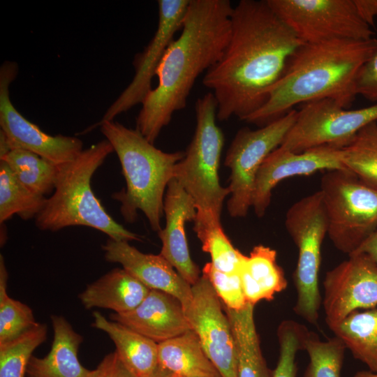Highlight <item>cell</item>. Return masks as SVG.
Listing matches in <instances>:
<instances>
[{"instance_id":"1","label":"cell","mask_w":377,"mask_h":377,"mask_svg":"<svg viewBox=\"0 0 377 377\" xmlns=\"http://www.w3.org/2000/svg\"><path fill=\"white\" fill-rule=\"evenodd\" d=\"M303 44L267 0L239 1L223 52L202 79L216 101L217 119L244 121L260 109Z\"/></svg>"},{"instance_id":"2","label":"cell","mask_w":377,"mask_h":377,"mask_svg":"<svg viewBox=\"0 0 377 377\" xmlns=\"http://www.w3.org/2000/svg\"><path fill=\"white\" fill-rule=\"evenodd\" d=\"M233 7L229 0H191L181 33L168 47L136 119L138 130L154 144L173 114L184 109L197 78L214 66L228 43Z\"/></svg>"},{"instance_id":"3","label":"cell","mask_w":377,"mask_h":377,"mask_svg":"<svg viewBox=\"0 0 377 377\" xmlns=\"http://www.w3.org/2000/svg\"><path fill=\"white\" fill-rule=\"evenodd\" d=\"M376 47L374 37L304 43L290 59L265 104L244 121L262 127L297 104L325 98L349 108L357 96V75Z\"/></svg>"},{"instance_id":"4","label":"cell","mask_w":377,"mask_h":377,"mask_svg":"<svg viewBox=\"0 0 377 377\" xmlns=\"http://www.w3.org/2000/svg\"><path fill=\"white\" fill-rule=\"evenodd\" d=\"M100 126L116 152L126 187L112 195L120 203V212L127 223H133L141 211L151 229L159 232L163 215V201L175 165L184 151L164 152L149 142L138 130L114 120L98 122L84 133Z\"/></svg>"},{"instance_id":"5","label":"cell","mask_w":377,"mask_h":377,"mask_svg":"<svg viewBox=\"0 0 377 377\" xmlns=\"http://www.w3.org/2000/svg\"><path fill=\"white\" fill-rule=\"evenodd\" d=\"M114 151L106 139L84 149L71 161L58 165L55 188L35 218L41 230L56 232L71 226H86L116 241H141L142 237L117 223L95 196L91 181L97 169Z\"/></svg>"},{"instance_id":"6","label":"cell","mask_w":377,"mask_h":377,"mask_svg":"<svg viewBox=\"0 0 377 377\" xmlns=\"http://www.w3.org/2000/svg\"><path fill=\"white\" fill-rule=\"evenodd\" d=\"M195 111L196 126L184 158L174 168L175 179L193 200L197 213L221 221L228 187L220 184L219 168L224 136L216 124L217 103L212 92L198 98Z\"/></svg>"},{"instance_id":"7","label":"cell","mask_w":377,"mask_h":377,"mask_svg":"<svg viewBox=\"0 0 377 377\" xmlns=\"http://www.w3.org/2000/svg\"><path fill=\"white\" fill-rule=\"evenodd\" d=\"M285 226L298 249L293 274L297 292L294 312L316 325L322 297L319 289L321 246L327 235L328 221L321 192L305 196L288 209Z\"/></svg>"},{"instance_id":"8","label":"cell","mask_w":377,"mask_h":377,"mask_svg":"<svg viewBox=\"0 0 377 377\" xmlns=\"http://www.w3.org/2000/svg\"><path fill=\"white\" fill-rule=\"evenodd\" d=\"M327 235L334 246L353 253L377 229V189L348 170H328L321 178Z\"/></svg>"},{"instance_id":"9","label":"cell","mask_w":377,"mask_h":377,"mask_svg":"<svg viewBox=\"0 0 377 377\" xmlns=\"http://www.w3.org/2000/svg\"><path fill=\"white\" fill-rule=\"evenodd\" d=\"M297 111L290 110L281 117L252 130L239 129L226 153L224 165L230 170V198L228 210L230 216L244 217L252 207L256 175L265 159L281 145L293 126Z\"/></svg>"},{"instance_id":"10","label":"cell","mask_w":377,"mask_h":377,"mask_svg":"<svg viewBox=\"0 0 377 377\" xmlns=\"http://www.w3.org/2000/svg\"><path fill=\"white\" fill-rule=\"evenodd\" d=\"M303 43L335 39L367 40L374 33L353 0H267Z\"/></svg>"},{"instance_id":"11","label":"cell","mask_w":377,"mask_h":377,"mask_svg":"<svg viewBox=\"0 0 377 377\" xmlns=\"http://www.w3.org/2000/svg\"><path fill=\"white\" fill-rule=\"evenodd\" d=\"M377 121V103L348 110L329 98L303 104L280 147L302 152L330 145L343 148L369 124Z\"/></svg>"},{"instance_id":"12","label":"cell","mask_w":377,"mask_h":377,"mask_svg":"<svg viewBox=\"0 0 377 377\" xmlns=\"http://www.w3.org/2000/svg\"><path fill=\"white\" fill-rule=\"evenodd\" d=\"M17 72L13 61H6L0 68V126L10 149L27 150L57 165L73 161L84 150L80 138L45 133L12 103L9 87Z\"/></svg>"},{"instance_id":"13","label":"cell","mask_w":377,"mask_h":377,"mask_svg":"<svg viewBox=\"0 0 377 377\" xmlns=\"http://www.w3.org/2000/svg\"><path fill=\"white\" fill-rule=\"evenodd\" d=\"M191 290L192 301L184 310L191 329L221 377H238L235 342L221 300L203 275Z\"/></svg>"},{"instance_id":"14","label":"cell","mask_w":377,"mask_h":377,"mask_svg":"<svg viewBox=\"0 0 377 377\" xmlns=\"http://www.w3.org/2000/svg\"><path fill=\"white\" fill-rule=\"evenodd\" d=\"M191 0H158V19L154 36L142 52L136 55L135 75L126 89L106 110L98 122L111 121L143 102L153 89L151 81L175 35L182 27Z\"/></svg>"},{"instance_id":"15","label":"cell","mask_w":377,"mask_h":377,"mask_svg":"<svg viewBox=\"0 0 377 377\" xmlns=\"http://www.w3.org/2000/svg\"><path fill=\"white\" fill-rule=\"evenodd\" d=\"M322 304L327 325L360 309L377 306V266L365 253H354L327 272Z\"/></svg>"},{"instance_id":"16","label":"cell","mask_w":377,"mask_h":377,"mask_svg":"<svg viewBox=\"0 0 377 377\" xmlns=\"http://www.w3.org/2000/svg\"><path fill=\"white\" fill-rule=\"evenodd\" d=\"M334 170H346L341 148L324 145L297 153L279 147L265 159L256 175L252 198L256 216H264L273 189L282 180Z\"/></svg>"},{"instance_id":"17","label":"cell","mask_w":377,"mask_h":377,"mask_svg":"<svg viewBox=\"0 0 377 377\" xmlns=\"http://www.w3.org/2000/svg\"><path fill=\"white\" fill-rule=\"evenodd\" d=\"M165 226L158 232L163 256L191 286L200 279V270L191 259L185 223L194 221L197 209L191 196L172 179L168 185L163 201Z\"/></svg>"},{"instance_id":"18","label":"cell","mask_w":377,"mask_h":377,"mask_svg":"<svg viewBox=\"0 0 377 377\" xmlns=\"http://www.w3.org/2000/svg\"><path fill=\"white\" fill-rule=\"evenodd\" d=\"M109 263H119L126 271L151 290H158L177 298L185 310L192 301L191 286L160 254H147L128 242L108 239L102 245Z\"/></svg>"},{"instance_id":"19","label":"cell","mask_w":377,"mask_h":377,"mask_svg":"<svg viewBox=\"0 0 377 377\" xmlns=\"http://www.w3.org/2000/svg\"><path fill=\"white\" fill-rule=\"evenodd\" d=\"M110 318L157 343L192 330L180 301L173 295L158 290H150L144 300L133 310L112 313Z\"/></svg>"},{"instance_id":"20","label":"cell","mask_w":377,"mask_h":377,"mask_svg":"<svg viewBox=\"0 0 377 377\" xmlns=\"http://www.w3.org/2000/svg\"><path fill=\"white\" fill-rule=\"evenodd\" d=\"M51 321L54 332L51 349L44 357H31L27 377H94V370L84 367L78 360L82 335L63 316L53 315Z\"/></svg>"},{"instance_id":"21","label":"cell","mask_w":377,"mask_h":377,"mask_svg":"<svg viewBox=\"0 0 377 377\" xmlns=\"http://www.w3.org/2000/svg\"><path fill=\"white\" fill-rule=\"evenodd\" d=\"M150 290L124 268H115L87 285L79 298L87 309L98 307L122 313L136 308Z\"/></svg>"},{"instance_id":"22","label":"cell","mask_w":377,"mask_h":377,"mask_svg":"<svg viewBox=\"0 0 377 377\" xmlns=\"http://www.w3.org/2000/svg\"><path fill=\"white\" fill-rule=\"evenodd\" d=\"M93 326L105 332L115 345L124 365L136 377H151L158 368V343L98 311L93 313Z\"/></svg>"},{"instance_id":"23","label":"cell","mask_w":377,"mask_h":377,"mask_svg":"<svg viewBox=\"0 0 377 377\" xmlns=\"http://www.w3.org/2000/svg\"><path fill=\"white\" fill-rule=\"evenodd\" d=\"M276 256V250L259 244L246 256L239 273L247 303L256 305L262 300L272 301L286 288L288 282Z\"/></svg>"},{"instance_id":"24","label":"cell","mask_w":377,"mask_h":377,"mask_svg":"<svg viewBox=\"0 0 377 377\" xmlns=\"http://www.w3.org/2000/svg\"><path fill=\"white\" fill-rule=\"evenodd\" d=\"M158 367L174 377H221L193 330L158 343Z\"/></svg>"},{"instance_id":"25","label":"cell","mask_w":377,"mask_h":377,"mask_svg":"<svg viewBox=\"0 0 377 377\" xmlns=\"http://www.w3.org/2000/svg\"><path fill=\"white\" fill-rule=\"evenodd\" d=\"M254 306L248 303L241 310L223 305L229 319L237 355L238 377H272V371L263 355L254 318Z\"/></svg>"},{"instance_id":"26","label":"cell","mask_w":377,"mask_h":377,"mask_svg":"<svg viewBox=\"0 0 377 377\" xmlns=\"http://www.w3.org/2000/svg\"><path fill=\"white\" fill-rule=\"evenodd\" d=\"M353 356L377 373V309L355 311L327 325Z\"/></svg>"},{"instance_id":"27","label":"cell","mask_w":377,"mask_h":377,"mask_svg":"<svg viewBox=\"0 0 377 377\" xmlns=\"http://www.w3.org/2000/svg\"><path fill=\"white\" fill-rule=\"evenodd\" d=\"M193 230L202 244V249L211 256V263L218 270L239 273L246 258L235 249L225 234L220 221L210 215L196 214Z\"/></svg>"},{"instance_id":"28","label":"cell","mask_w":377,"mask_h":377,"mask_svg":"<svg viewBox=\"0 0 377 377\" xmlns=\"http://www.w3.org/2000/svg\"><path fill=\"white\" fill-rule=\"evenodd\" d=\"M0 161H4L18 180L32 192L45 196L54 192L58 165L23 149H12Z\"/></svg>"},{"instance_id":"29","label":"cell","mask_w":377,"mask_h":377,"mask_svg":"<svg viewBox=\"0 0 377 377\" xmlns=\"http://www.w3.org/2000/svg\"><path fill=\"white\" fill-rule=\"evenodd\" d=\"M47 198L24 186L9 166L0 161V223L14 214L23 220L36 218L44 207Z\"/></svg>"},{"instance_id":"30","label":"cell","mask_w":377,"mask_h":377,"mask_svg":"<svg viewBox=\"0 0 377 377\" xmlns=\"http://www.w3.org/2000/svg\"><path fill=\"white\" fill-rule=\"evenodd\" d=\"M341 151L342 163L346 170L377 189V121L362 128Z\"/></svg>"},{"instance_id":"31","label":"cell","mask_w":377,"mask_h":377,"mask_svg":"<svg viewBox=\"0 0 377 377\" xmlns=\"http://www.w3.org/2000/svg\"><path fill=\"white\" fill-rule=\"evenodd\" d=\"M47 327L37 323L18 337L0 343V377H24L34 350L47 339Z\"/></svg>"},{"instance_id":"32","label":"cell","mask_w":377,"mask_h":377,"mask_svg":"<svg viewBox=\"0 0 377 377\" xmlns=\"http://www.w3.org/2000/svg\"><path fill=\"white\" fill-rule=\"evenodd\" d=\"M304 350L309 363L303 377H341L346 348L339 338L334 336L323 341L317 334L310 332Z\"/></svg>"},{"instance_id":"33","label":"cell","mask_w":377,"mask_h":377,"mask_svg":"<svg viewBox=\"0 0 377 377\" xmlns=\"http://www.w3.org/2000/svg\"><path fill=\"white\" fill-rule=\"evenodd\" d=\"M8 274L3 256H0V343L14 339L37 323L31 309L7 293Z\"/></svg>"},{"instance_id":"34","label":"cell","mask_w":377,"mask_h":377,"mask_svg":"<svg viewBox=\"0 0 377 377\" xmlns=\"http://www.w3.org/2000/svg\"><path fill=\"white\" fill-rule=\"evenodd\" d=\"M309 332L305 325L293 320L280 323L277 329L279 355L272 377H296V356L298 351L304 350Z\"/></svg>"},{"instance_id":"35","label":"cell","mask_w":377,"mask_h":377,"mask_svg":"<svg viewBox=\"0 0 377 377\" xmlns=\"http://www.w3.org/2000/svg\"><path fill=\"white\" fill-rule=\"evenodd\" d=\"M223 304L232 310L243 309L248 304L243 290L240 273L227 274L216 269L211 262L202 269Z\"/></svg>"},{"instance_id":"36","label":"cell","mask_w":377,"mask_h":377,"mask_svg":"<svg viewBox=\"0 0 377 377\" xmlns=\"http://www.w3.org/2000/svg\"><path fill=\"white\" fill-rule=\"evenodd\" d=\"M355 91L369 101H377V47L357 75Z\"/></svg>"},{"instance_id":"37","label":"cell","mask_w":377,"mask_h":377,"mask_svg":"<svg viewBox=\"0 0 377 377\" xmlns=\"http://www.w3.org/2000/svg\"><path fill=\"white\" fill-rule=\"evenodd\" d=\"M94 377H136L121 362L116 352L107 355L94 370Z\"/></svg>"},{"instance_id":"38","label":"cell","mask_w":377,"mask_h":377,"mask_svg":"<svg viewBox=\"0 0 377 377\" xmlns=\"http://www.w3.org/2000/svg\"><path fill=\"white\" fill-rule=\"evenodd\" d=\"M359 15L370 27L377 15V0H353Z\"/></svg>"},{"instance_id":"39","label":"cell","mask_w":377,"mask_h":377,"mask_svg":"<svg viewBox=\"0 0 377 377\" xmlns=\"http://www.w3.org/2000/svg\"><path fill=\"white\" fill-rule=\"evenodd\" d=\"M354 253H365L377 266V229L360 245V246Z\"/></svg>"},{"instance_id":"40","label":"cell","mask_w":377,"mask_h":377,"mask_svg":"<svg viewBox=\"0 0 377 377\" xmlns=\"http://www.w3.org/2000/svg\"><path fill=\"white\" fill-rule=\"evenodd\" d=\"M354 377H377V373L371 371H357Z\"/></svg>"},{"instance_id":"41","label":"cell","mask_w":377,"mask_h":377,"mask_svg":"<svg viewBox=\"0 0 377 377\" xmlns=\"http://www.w3.org/2000/svg\"><path fill=\"white\" fill-rule=\"evenodd\" d=\"M151 377H174V376L170 373L165 371H163L158 367L155 373Z\"/></svg>"},{"instance_id":"42","label":"cell","mask_w":377,"mask_h":377,"mask_svg":"<svg viewBox=\"0 0 377 377\" xmlns=\"http://www.w3.org/2000/svg\"><path fill=\"white\" fill-rule=\"evenodd\" d=\"M198 377H200V376H198Z\"/></svg>"}]
</instances>
